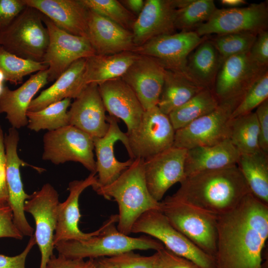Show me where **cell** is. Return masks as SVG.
Instances as JSON below:
<instances>
[{
  "label": "cell",
  "mask_w": 268,
  "mask_h": 268,
  "mask_svg": "<svg viewBox=\"0 0 268 268\" xmlns=\"http://www.w3.org/2000/svg\"><path fill=\"white\" fill-rule=\"evenodd\" d=\"M215 268H263L268 237V204L251 193L217 217Z\"/></svg>",
  "instance_id": "cell-1"
},
{
  "label": "cell",
  "mask_w": 268,
  "mask_h": 268,
  "mask_svg": "<svg viewBox=\"0 0 268 268\" xmlns=\"http://www.w3.org/2000/svg\"><path fill=\"white\" fill-rule=\"evenodd\" d=\"M175 198L216 216L234 209L249 193L237 165L185 177Z\"/></svg>",
  "instance_id": "cell-2"
},
{
  "label": "cell",
  "mask_w": 268,
  "mask_h": 268,
  "mask_svg": "<svg viewBox=\"0 0 268 268\" xmlns=\"http://www.w3.org/2000/svg\"><path fill=\"white\" fill-rule=\"evenodd\" d=\"M144 160L136 158L111 184L93 189L104 198L113 199L119 207L117 228L128 235L133 224L144 212L160 210V201L155 200L147 189L144 175Z\"/></svg>",
  "instance_id": "cell-3"
},
{
  "label": "cell",
  "mask_w": 268,
  "mask_h": 268,
  "mask_svg": "<svg viewBox=\"0 0 268 268\" xmlns=\"http://www.w3.org/2000/svg\"><path fill=\"white\" fill-rule=\"evenodd\" d=\"M118 220V215H113L96 234L84 240L59 242L55 248L59 254L67 258L95 259L135 250L157 251L164 247L158 240L149 237H132L120 232L116 226Z\"/></svg>",
  "instance_id": "cell-4"
},
{
  "label": "cell",
  "mask_w": 268,
  "mask_h": 268,
  "mask_svg": "<svg viewBox=\"0 0 268 268\" xmlns=\"http://www.w3.org/2000/svg\"><path fill=\"white\" fill-rule=\"evenodd\" d=\"M160 210L169 223L196 246L214 258L217 216L172 196L160 201Z\"/></svg>",
  "instance_id": "cell-5"
},
{
  "label": "cell",
  "mask_w": 268,
  "mask_h": 268,
  "mask_svg": "<svg viewBox=\"0 0 268 268\" xmlns=\"http://www.w3.org/2000/svg\"><path fill=\"white\" fill-rule=\"evenodd\" d=\"M43 14L26 6L0 33V46L18 57L42 63L49 43V33Z\"/></svg>",
  "instance_id": "cell-6"
},
{
  "label": "cell",
  "mask_w": 268,
  "mask_h": 268,
  "mask_svg": "<svg viewBox=\"0 0 268 268\" xmlns=\"http://www.w3.org/2000/svg\"><path fill=\"white\" fill-rule=\"evenodd\" d=\"M132 232L144 233L156 238L166 249L201 268H215L214 258L173 227L159 209L149 210L142 214L133 224Z\"/></svg>",
  "instance_id": "cell-7"
},
{
  "label": "cell",
  "mask_w": 268,
  "mask_h": 268,
  "mask_svg": "<svg viewBox=\"0 0 268 268\" xmlns=\"http://www.w3.org/2000/svg\"><path fill=\"white\" fill-rule=\"evenodd\" d=\"M175 133L168 116L157 106L144 110L138 125L126 133L130 158L145 160L171 148Z\"/></svg>",
  "instance_id": "cell-8"
},
{
  "label": "cell",
  "mask_w": 268,
  "mask_h": 268,
  "mask_svg": "<svg viewBox=\"0 0 268 268\" xmlns=\"http://www.w3.org/2000/svg\"><path fill=\"white\" fill-rule=\"evenodd\" d=\"M42 159L58 165L67 161L79 162L96 173L93 138L79 129L68 125L48 131L44 135Z\"/></svg>",
  "instance_id": "cell-9"
},
{
  "label": "cell",
  "mask_w": 268,
  "mask_h": 268,
  "mask_svg": "<svg viewBox=\"0 0 268 268\" xmlns=\"http://www.w3.org/2000/svg\"><path fill=\"white\" fill-rule=\"evenodd\" d=\"M238 104L234 102L220 103L212 112L175 131L173 146L188 150L229 139L231 116Z\"/></svg>",
  "instance_id": "cell-10"
},
{
  "label": "cell",
  "mask_w": 268,
  "mask_h": 268,
  "mask_svg": "<svg viewBox=\"0 0 268 268\" xmlns=\"http://www.w3.org/2000/svg\"><path fill=\"white\" fill-rule=\"evenodd\" d=\"M49 43L42 63L48 67V81L56 80L76 61L96 54L87 38L71 34L43 14Z\"/></svg>",
  "instance_id": "cell-11"
},
{
  "label": "cell",
  "mask_w": 268,
  "mask_h": 268,
  "mask_svg": "<svg viewBox=\"0 0 268 268\" xmlns=\"http://www.w3.org/2000/svg\"><path fill=\"white\" fill-rule=\"evenodd\" d=\"M59 194L49 183L30 195L24 203V211L31 214L35 222L34 236L41 253L39 268H47L54 255V237L57 226Z\"/></svg>",
  "instance_id": "cell-12"
},
{
  "label": "cell",
  "mask_w": 268,
  "mask_h": 268,
  "mask_svg": "<svg viewBox=\"0 0 268 268\" xmlns=\"http://www.w3.org/2000/svg\"><path fill=\"white\" fill-rule=\"evenodd\" d=\"M268 25L267 3L261 2L242 7L217 8L195 31L201 37L246 32L258 34L267 30Z\"/></svg>",
  "instance_id": "cell-13"
},
{
  "label": "cell",
  "mask_w": 268,
  "mask_h": 268,
  "mask_svg": "<svg viewBox=\"0 0 268 268\" xmlns=\"http://www.w3.org/2000/svg\"><path fill=\"white\" fill-rule=\"evenodd\" d=\"M206 39V36L201 37L195 31H181L155 37L134 47L132 52L152 58L166 69L187 76L186 65L191 52Z\"/></svg>",
  "instance_id": "cell-14"
},
{
  "label": "cell",
  "mask_w": 268,
  "mask_h": 268,
  "mask_svg": "<svg viewBox=\"0 0 268 268\" xmlns=\"http://www.w3.org/2000/svg\"><path fill=\"white\" fill-rule=\"evenodd\" d=\"M267 70L253 61L249 53L230 57L222 62L212 90L219 103L238 104L253 82Z\"/></svg>",
  "instance_id": "cell-15"
},
{
  "label": "cell",
  "mask_w": 268,
  "mask_h": 268,
  "mask_svg": "<svg viewBox=\"0 0 268 268\" xmlns=\"http://www.w3.org/2000/svg\"><path fill=\"white\" fill-rule=\"evenodd\" d=\"M19 139L17 129L10 128L4 136L5 152V181L8 194V204L11 209L14 222L23 236L31 237L34 229L28 223L24 211V203L30 198L23 188L20 167L28 166L42 171L43 169L31 166L20 158L17 153Z\"/></svg>",
  "instance_id": "cell-16"
},
{
  "label": "cell",
  "mask_w": 268,
  "mask_h": 268,
  "mask_svg": "<svg viewBox=\"0 0 268 268\" xmlns=\"http://www.w3.org/2000/svg\"><path fill=\"white\" fill-rule=\"evenodd\" d=\"M187 150L172 146L144 160L145 183L153 199L160 201L168 190L184 178Z\"/></svg>",
  "instance_id": "cell-17"
},
{
  "label": "cell",
  "mask_w": 268,
  "mask_h": 268,
  "mask_svg": "<svg viewBox=\"0 0 268 268\" xmlns=\"http://www.w3.org/2000/svg\"><path fill=\"white\" fill-rule=\"evenodd\" d=\"M165 70L155 59L139 55L121 77L135 93L144 110L157 105Z\"/></svg>",
  "instance_id": "cell-18"
},
{
  "label": "cell",
  "mask_w": 268,
  "mask_h": 268,
  "mask_svg": "<svg viewBox=\"0 0 268 268\" xmlns=\"http://www.w3.org/2000/svg\"><path fill=\"white\" fill-rule=\"evenodd\" d=\"M98 85L90 84L71 103L67 111L69 125L89 134L93 139L103 136L109 125Z\"/></svg>",
  "instance_id": "cell-19"
},
{
  "label": "cell",
  "mask_w": 268,
  "mask_h": 268,
  "mask_svg": "<svg viewBox=\"0 0 268 268\" xmlns=\"http://www.w3.org/2000/svg\"><path fill=\"white\" fill-rule=\"evenodd\" d=\"M177 9L173 0H146L132 28L135 47L159 36L175 33Z\"/></svg>",
  "instance_id": "cell-20"
},
{
  "label": "cell",
  "mask_w": 268,
  "mask_h": 268,
  "mask_svg": "<svg viewBox=\"0 0 268 268\" xmlns=\"http://www.w3.org/2000/svg\"><path fill=\"white\" fill-rule=\"evenodd\" d=\"M106 119L109 125L107 133L101 137L93 139L98 176L97 183L92 188L112 183L134 160L130 158L126 161L121 162L116 159L114 153L115 143L120 140L127 149L128 136L126 133L121 130L117 118L109 115L107 116Z\"/></svg>",
  "instance_id": "cell-21"
},
{
  "label": "cell",
  "mask_w": 268,
  "mask_h": 268,
  "mask_svg": "<svg viewBox=\"0 0 268 268\" xmlns=\"http://www.w3.org/2000/svg\"><path fill=\"white\" fill-rule=\"evenodd\" d=\"M91 173L84 180H74L68 184L69 195L66 200L60 202L57 209V226L54 237V245L61 242L81 240L96 234L99 228L90 233H84L79 228L80 218L79 208V196L87 188L96 184L97 178Z\"/></svg>",
  "instance_id": "cell-22"
},
{
  "label": "cell",
  "mask_w": 268,
  "mask_h": 268,
  "mask_svg": "<svg viewBox=\"0 0 268 268\" xmlns=\"http://www.w3.org/2000/svg\"><path fill=\"white\" fill-rule=\"evenodd\" d=\"M87 39L98 55L132 52L135 47L131 31L89 9Z\"/></svg>",
  "instance_id": "cell-23"
},
{
  "label": "cell",
  "mask_w": 268,
  "mask_h": 268,
  "mask_svg": "<svg viewBox=\"0 0 268 268\" xmlns=\"http://www.w3.org/2000/svg\"><path fill=\"white\" fill-rule=\"evenodd\" d=\"M106 111L110 116L125 123L129 133L139 124L144 111L131 87L121 78L98 85Z\"/></svg>",
  "instance_id": "cell-24"
},
{
  "label": "cell",
  "mask_w": 268,
  "mask_h": 268,
  "mask_svg": "<svg viewBox=\"0 0 268 268\" xmlns=\"http://www.w3.org/2000/svg\"><path fill=\"white\" fill-rule=\"evenodd\" d=\"M60 29L87 38V9L80 0H24Z\"/></svg>",
  "instance_id": "cell-25"
},
{
  "label": "cell",
  "mask_w": 268,
  "mask_h": 268,
  "mask_svg": "<svg viewBox=\"0 0 268 268\" xmlns=\"http://www.w3.org/2000/svg\"><path fill=\"white\" fill-rule=\"evenodd\" d=\"M48 77L46 69L32 75L15 90L4 87L0 98V113H6V118L12 128L18 129L27 126L29 106L34 95L47 83Z\"/></svg>",
  "instance_id": "cell-26"
},
{
  "label": "cell",
  "mask_w": 268,
  "mask_h": 268,
  "mask_svg": "<svg viewBox=\"0 0 268 268\" xmlns=\"http://www.w3.org/2000/svg\"><path fill=\"white\" fill-rule=\"evenodd\" d=\"M240 153L229 139L210 146L187 150L185 178L206 171L237 165Z\"/></svg>",
  "instance_id": "cell-27"
},
{
  "label": "cell",
  "mask_w": 268,
  "mask_h": 268,
  "mask_svg": "<svg viewBox=\"0 0 268 268\" xmlns=\"http://www.w3.org/2000/svg\"><path fill=\"white\" fill-rule=\"evenodd\" d=\"M86 58L72 63L49 87L31 102L28 111L41 110L66 98L75 99L86 87L84 81Z\"/></svg>",
  "instance_id": "cell-28"
},
{
  "label": "cell",
  "mask_w": 268,
  "mask_h": 268,
  "mask_svg": "<svg viewBox=\"0 0 268 268\" xmlns=\"http://www.w3.org/2000/svg\"><path fill=\"white\" fill-rule=\"evenodd\" d=\"M138 56L133 52H124L111 55L95 54L86 58L85 84L98 85L121 78Z\"/></svg>",
  "instance_id": "cell-29"
},
{
  "label": "cell",
  "mask_w": 268,
  "mask_h": 268,
  "mask_svg": "<svg viewBox=\"0 0 268 268\" xmlns=\"http://www.w3.org/2000/svg\"><path fill=\"white\" fill-rule=\"evenodd\" d=\"M188 58L187 76L203 88L213 89L223 61L210 40L206 39Z\"/></svg>",
  "instance_id": "cell-30"
},
{
  "label": "cell",
  "mask_w": 268,
  "mask_h": 268,
  "mask_svg": "<svg viewBox=\"0 0 268 268\" xmlns=\"http://www.w3.org/2000/svg\"><path fill=\"white\" fill-rule=\"evenodd\" d=\"M202 89L185 74L166 69L157 106L163 113L168 115Z\"/></svg>",
  "instance_id": "cell-31"
},
{
  "label": "cell",
  "mask_w": 268,
  "mask_h": 268,
  "mask_svg": "<svg viewBox=\"0 0 268 268\" xmlns=\"http://www.w3.org/2000/svg\"><path fill=\"white\" fill-rule=\"evenodd\" d=\"M237 166L251 194L268 204V153L260 149L240 154Z\"/></svg>",
  "instance_id": "cell-32"
},
{
  "label": "cell",
  "mask_w": 268,
  "mask_h": 268,
  "mask_svg": "<svg viewBox=\"0 0 268 268\" xmlns=\"http://www.w3.org/2000/svg\"><path fill=\"white\" fill-rule=\"evenodd\" d=\"M219 104L212 89L203 88L168 116L176 131L212 112Z\"/></svg>",
  "instance_id": "cell-33"
},
{
  "label": "cell",
  "mask_w": 268,
  "mask_h": 268,
  "mask_svg": "<svg viewBox=\"0 0 268 268\" xmlns=\"http://www.w3.org/2000/svg\"><path fill=\"white\" fill-rule=\"evenodd\" d=\"M229 139L240 154H250L259 150V130L255 112L231 119Z\"/></svg>",
  "instance_id": "cell-34"
},
{
  "label": "cell",
  "mask_w": 268,
  "mask_h": 268,
  "mask_svg": "<svg viewBox=\"0 0 268 268\" xmlns=\"http://www.w3.org/2000/svg\"><path fill=\"white\" fill-rule=\"evenodd\" d=\"M71 100L64 99L37 111H27L28 128L37 132L44 130L52 131L69 125L67 110Z\"/></svg>",
  "instance_id": "cell-35"
},
{
  "label": "cell",
  "mask_w": 268,
  "mask_h": 268,
  "mask_svg": "<svg viewBox=\"0 0 268 268\" xmlns=\"http://www.w3.org/2000/svg\"><path fill=\"white\" fill-rule=\"evenodd\" d=\"M48 68L42 63L18 57L0 46V70L3 73L5 80L11 84H20L24 76Z\"/></svg>",
  "instance_id": "cell-36"
},
{
  "label": "cell",
  "mask_w": 268,
  "mask_h": 268,
  "mask_svg": "<svg viewBox=\"0 0 268 268\" xmlns=\"http://www.w3.org/2000/svg\"><path fill=\"white\" fill-rule=\"evenodd\" d=\"M217 9L213 0H192L187 6L177 9L176 29L191 31L206 22Z\"/></svg>",
  "instance_id": "cell-37"
},
{
  "label": "cell",
  "mask_w": 268,
  "mask_h": 268,
  "mask_svg": "<svg viewBox=\"0 0 268 268\" xmlns=\"http://www.w3.org/2000/svg\"><path fill=\"white\" fill-rule=\"evenodd\" d=\"M88 9L132 31L136 16L117 0H80Z\"/></svg>",
  "instance_id": "cell-38"
},
{
  "label": "cell",
  "mask_w": 268,
  "mask_h": 268,
  "mask_svg": "<svg viewBox=\"0 0 268 268\" xmlns=\"http://www.w3.org/2000/svg\"><path fill=\"white\" fill-rule=\"evenodd\" d=\"M257 35L249 32L217 35L211 41L223 62L230 57L248 53Z\"/></svg>",
  "instance_id": "cell-39"
},
{
  "label": "cell",
  "mask_w": 268,
  "mask_h": 268,
  "mask_svg": "<svg viewBox=\"0 0 268 268\" xmlns=\"http://www.w3.org/2000/svg\"><path fill=\"white\" fill-rule=\"evenodd\" d=\"M268 99V70L266 71L251 85L233 110L231 119L253 112Z\"/></svg>",
  "instance_id": "cell-40"
},
{
  "label": "cell",
  "mask_w": 268,
  "mask_h": 268,
  "mask_svg": "<svg viewBox=\"0 0 268 268\" xmlns=\"http://www.w3.org/2000/svg\"><path fill=\"white\" fill-rule=\"evenodd\" d=\"M106 258L115 268H157L155 253L143 256L131 251Z\"/></svg>",
  "instance_id": "cell-41"
},
{
  "label": "cell",
  "mask_w": 268,
  "mask_h": 268,
  "mask_svg": "<svg viewBox=\"0 0 268 268\" xmlns=\"http://www.w3.org/2000/svg\"><path fill=\"white\" fill-rule=\"evenodd\" d=\"M26 6L24 0H0V33L9 26Z\"/></svg>",
  "instance_id": "cell-42"
},
{
  "label": "cell",
  "mask_w": 268,
  "mask_h": 268,
  "mask_svg": "<svg viewBox=\"0 0 268 268\" xmlns=\"http://www.w3.org/2000/svg\"><path fill=\"white\" fill-rule=\"evenodd\" d=\"M157 268H201L191 261L177 256L165 247L155 252Z\"/></svg>",
  "instance_id": "cell-43"
},
{
  "label": "cell",
  "mask_w": 268,
  "mask_h": 268,
  "mask_svg": "<svg viewBox=\"0 0 268 268\" xmlns=\"http://www.w3.org/2000/svg\"><path fill=\"white\" fill-rule=\"evenodd\" d=\"M23 236L14 222L12 212L9 205H0V238L21 240Z\"/></svg>",
  "instance_id": "cell-44"
},
{
  "label": "cell",
  "mask_w": 268,
  "mask_h": 268,
  "mask_svg": "<svg viewBox=\"0 0 268 268\" xmlns=\"http://www.w3.org/2000/svg\"><path fill=\"white\" fill-rule=\"evenodd\" d=\"M249 54L253 61L262 67L268 68V31L259 32Z\"/></svg>",
  "instance_id": "cell-45"
},
{
  "label": "cell",
  "mask_w": 268,
  "mask_h": 268,
  "mask_svg": "<svg viewBox=\"0 0 268 268\" xmlns=\"http://www.w3.org/2000/svg\"><path fill=\"white\" fill-rule=\"evenodd\" d=\"M255 113L259 126L260 149L268 153V99L258 106Z\"/></svg>",
  "instance_id": "cell-46"
},
{
  "label": "cell",
  "mask_w": 268,
  "mask_h": 268,
  "mask_svg": "<svg viewBox=\"0 0 268 268\" xmlns=\"http://www.w3.org/2000/svg\"><path fill=\"white\" fill-rule=\"evenodd\" d=\"M35 244L36 242L33 234L24 250L19 254L12 257L0 254V268H26L27 257Z\"/></svg>",
  "instance_id": "cell-47"
},
{
  "label": "cell",
  "mask_w": 268,
  "mask_h": 268,
  "mask_svg": "<svg viewBox=\"0 0 268 268\" xmlns=\"http://www.w3.org/2000/svg\"><path fill=\"white\" fill-rule=\"evenodd\" d=\"M4 136L0 124V205L8 204V194L5 181V152Z\"/></svg>",
  "instance_id": "cell-48"
},
{
  "label": "cell",
  "mask_w": 268,
  "mask_h": 268,
  "mask_svg": "<svg viewBox=\"0 0 268 268\" xmlns=\"http://www.w3.org/2000/svg\"><path fill=\"white\" fill-rule=\"evenodd\" d=\"M85 263L84 259L67 258L58 254L53 255L49 260L47 268H82Z\"/></svg>",
  "instance_id": "cell-49"
},
{
  "label": "cell",
  "mask_w": 268,
  "mask_h": 268,
  "mask_svg": "<svg viewBox=\"0 0 268 268\" xmlns=\"http://www.w3.org/2000/svg\"><path fill=\"white\" fill-rule=\"evenodd\" d=\"M120 1L136 17L141 12L144 5V0H124Z\"/></svg>",
  "instance_id": "cell-50"
},
{
  "label": "cell",
  "mask_w": 268,
  "mask_h": 268,
  "mask_svg": "<svg viewBox=\"0 0 268 268\" xmlns=\"http://www.w3.org/2000/svg\"><path fill=\"white\" fill-rule=\"evenodd\" d=\"M94 260L95 268H115L106 257L95 259Z\"/></svg>",
  "instance_id": "cell-51"
},
{
  "label": "cell",
  "mask_w": 268,
  "mask_h": 268,
  "mask_svg": "<svg viewBox=\"0 0 268 268\" xmlns=\"http://www.w3.org/2000/svg\"><path fill=\"white\" fill-rule=\"evenodd\" d=\"M220 3L230 7V8L239 7L247 3L244 0H221Z\"/></svg>",
  "instance_id": "cell-52"
},
{
  "label": "cell",
  "mask_w": 268,
  "mask_h": 268,
  "mask_svg": "<svg viewBox=\"0 0 268 268\" xmlns=\"http://www.w3.org/2000/svg\"><path fill=\"white\" fill-rule=\"evenodd\" d=\"M95 260L93 259H89L85 262L84 265L82 268H95Z\"/></svg>",
  "instance_id": "cell-53"
},
{
  "label": "cell",
  "mask_w": 268,
  "mask_h": 268,
  "mask_svg": "<svg viewBox=\"0 0 268 268\" xmlns=\"http://www.w3.org/2000/svg\"><path fill=\"white\" fill-rule=\"evenodd\" d=\"M5 80V76L1 70H0V82H3Z\"/></svg>",
  "instance_id": "cell-54"
},
{
  "label": "cell",
  "mask_w": 268,
  "mask_h": 268,
  "mask_svg": "<svg viewBox=\"0 0 268 268\" xmlns=\"http://www.w3.org/2000/svg\"><path fill=\"white\" fill-rule=\"evenodd\" d=\"M3 82H0V98L2 94V93L3 92L4 86H3Z\"/></svg>",
  "instance_id": "cell-55"
}]
</instances>
